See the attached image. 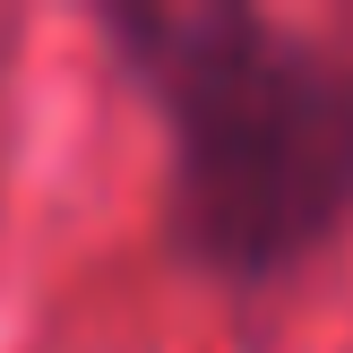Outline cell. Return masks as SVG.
<instances>
[{
  "label": "cell",
  "instance_id": "1",
  "mask_svg": "<svg viewBox=\"0 0 353 353\" xmlns=\"http://www.w3.org/2000/svg\"><path fill=\"white\" fill-rule=\"evenodd\" d=\"M172 130V224L216 276H285L353 216V61L259 9L112 17Z\"/></svg>",
  "mask_w": 353,
  "mask_h": 353
}]
</instances>
